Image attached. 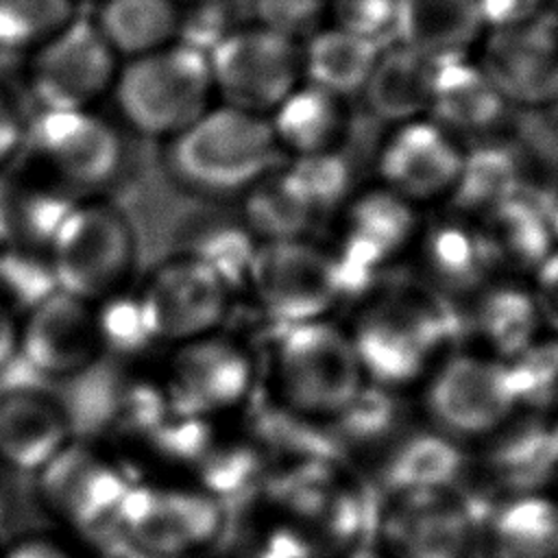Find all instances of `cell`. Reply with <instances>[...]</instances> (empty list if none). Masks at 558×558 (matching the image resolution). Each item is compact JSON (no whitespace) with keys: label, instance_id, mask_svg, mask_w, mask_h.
Masks as SVG:
<instances>
[{"label":"cell","instance_id":"48","mask_svg":"<svg viewBox=\"0 0 558 558\" xmlns=\"http://www.w3.org/2000/svg\"><path fill=\"white\" fill-rule=\"evenodd\" d=\"M17 314L0 301V371H4L13 357H17Z\"/></svg>","mask_w":558,"mask_h":558},{"label":"cell","instance_id":"24","mask_svg":"<svg viewBox=\"0 0 558 558\" xmlns=\"http://www.w3.org/2000/svg\"><path fill=\"white\" fill-rule=\"evenodd\" d=\"M414 251L425 281L442 296L469 301L490 279L499 277L477 222L453 211L423 225Z\"/></svg>","mask_w":558,"mask_h":558},{"label":"cell","instance_id":"43","mask_svg":"<svg viewBox=\"0 0 558 558\" xmlns=\"http://www.w3.org/2000/svg\"><path fill=\"white\" fill-rule=\"evenodd\" d=\"M327 24L384 46L395 31V0H327Z\"/></svg>","mask_w":558,"mask_h":558},{"label":"cell","instance_id":"11","mask_svg":"<svg viewBox=\"0 0 558 558\" xmlns=\"http://www.w3.org/2000/svg\"><path fill=\"white\" fill-rule=\"evenodd\" d=\"M484 517L458 488L384 497L375 519V549L384 558H471Z\"/></svg>","mask_w":558,"mask_h":558},{"label":"cell","instance_id":"41","mask_svg":"<svg viewBox=\"0 0 558 558\" xmlns=\"http://www.w3.org/2000/svg\"><path fill=\"white\" fill-rule=\"evenodd\" d=\"M94 310L105 353L140 355L155 347L146 331L135 290L124 288L96 303Z\"/></svg>","mask_w":558,"mask_h":558},{"label":"cell","instance_id":"31","mask_svg":"<svg viewBox=\"0 0 558 558\" xmlns=\"http://www.w3.org/2000/svg\"><path fill=\"white\" fill-rule=\"evenodd\" d=\"M268 124L286 157L333 153L349 129L347 98L301 83L268 113Z\"/></svg>","mask_w":558,"mask_h":558},{"label":"cell","instance_id":"36","mask_svg":"<svg viewBox=\"0 0 558 558\" xmlns=\"http://www.w3.org/2000/svg\"><path fill=\"white\" fill-rule=\"evenodd\" d=\"M266 471L264 458L244 432L235 436L218 432L205 456L192 469V482L227 508L231 499L259 488Z\"/></svg>","mask_w":558,"mask_h":558},{"label":"cell","instance_id":"34","mask_svg":"<svg viewBox=\"0 0 558 558\" xmlns=\"http://www.w3.org/2000/svg\"><path fill=\"white\" fill-rule=\"evenodd\" d=\"M94 26L116 57L135 59L174 44L181 13L172 0H102Z\"/></svg>","mask_w":558,"mask_h":558},{"label":"cell","instance_id":"52","mask_svg":"<svg viewBox=\"0 0 558 558\" xmlns=\"http://www.w3.org/2000/svg\"><path fill=\"white\" fill-rule=\"evenodd\" d=\"M545 4V11L551 13V15H558V0H543Z\"/></svg>","mask_w":558,"mask_h":558},{"label":"cell","instance_id":"23","mask_svg":"<svg viewBox=\"0 0 558 558\" xmlns=\"http://www.w3.org/2000/svg\"><path fill=\"white\" fill-rule=\"evenodd\" d=\"M76 438L68 405L39 388L0 392V462L37 475Z\"/></svg>","mask_w":558,"mask_h":558},{"label":"cell","instance_id":"25","mask_svg":"<svg viewBox=\"0 0 558 558\" xmlns=\"http://www.w3.org/2000/svg\"><path fill=\"white\" fill-rule=\"evenodd\" d=\"M532 155L504 133L464 146L460 177L447 203L451 211L471 220L501 203L530 192Z\"/></svg>","mask_w":558,"mask_h":558},{"label":"cell","instance_id":"12","mask_svg":"<svg viewBox=\"0 0 558 558\" xmlns=\"http://www.w3.org/2000/svg\"><path fill=\"white\" fill-rule=\"evenodd\" d=\"M336 246L331 248L344 281V299L395 266L414 248L423 227L418 207L379 183L353 192L336 214Z\"/></svg>","mask_w":558,"mask_h":558},{"label":"cell","instance_id":"22","mask_svg":"<svg viewBox=\"0 0 558 558\" xmlns=\"http://www.w3.org/2000/svg\"><path fill=\"white\" fill-rule=\"evenodd\" d=\"M37 146L57 177L85 190L111 183L124 163L118 131L92 109L46 111Z\"/></svg>","mask_w":558,"mask_h":558},{"label":"cell","instance_id":"21","mask_svg":"<svg viewBox=\"0 0 558 558\" xmlns=\"http://www.w3.org/2000/svg\"><path fill=\"white\" fill-rule=\"evenodd\" d=\"M357 464L384 497L458 486L464 449L425 423L416 410Z\"/></svg>","mask_w":558,"mask_h":558},{"label":"cell","instance_id":"13","mask_svg":"<svg viewBox=\"0 0 558 558\" xmlns=\"http://www.w3.org/2000/svg\"><path fill=\"white\" fill-rule=\"evenodd\" d=\"M155 347H179L222 329L235 296L203 262L177 253L133 288Z\"/></svg>","mask_w":558,"mask_h":558},{"label":"cell","instance_id":"46","mask_svg":"<svg viewBox=\"0 0 558 558\" xmlns=\"http://www.w3.org/2000/svg\"><path fill=\"white\" fill-rule=\"evenodd\" d=\"M24 142L22 118L11 98L0 92V170H4L17 155Z\"/></svg>","mask_w":558,"mask_h":558},{"label":"cell","instance_id":"28","mask_svg":"<svg viewBox=\"0 0 558 558\" xmlns=\"http://www.w3.org/2000/svg\"><path fill=\"white\" fill-rule=\"evenodd\" d=\"M484 31L477 0H395L392 41L434 63L471 57Z\"/></svg>","mask_w":558,"mask_h":558},{"label":"cell","instance_id":"47","mask_svg":"<svg viewBox=\"0 0 558 558\" xmlns=\"http://www.w3.org/2000/svg\"><path fill=\"white\" fill-rule=\"evenodd\" d=\"M0 558H76L70 547L50 536H24L0 549Z\"/></svg>","mask_w":558,"mask_h":558},{"label":"cell","instance_id":"10","mask_svg":"<svg viewBox=\"0 0 558 558\" xmlns=\"http://www.w3.org/2000/svg\"><path fill=\"white\" fill-rule=\"evenodd\" d=\"M255 384L251 351L222 329L172 347L159 381L170 412L214 423L240 412Z\"/></svg>","mask_w":558,"mask_h":558},{"label":"cell","instance_id":"37","mask_svg":"<svg viewBox=\"0 0 558 558\" xmlns=\"http://www.w3.org/2000/svg\"><path fill=\"white\" fill-rule=\"evenodd\" d=\"M255 248L257 240L242 220L211 218L194 227L190 242L181 253L209 266L227 288L238 294L244 290Z\"/></svg>","mask_w":558,"mask_h":558},{"label":"cell","instance_id":"54","mask_svg":"<svg viewBox=\"0 0 558 558\" xmlns=\"http://www.w3.org/2000/svg\"><path fill=\"white\" fill-rule=\"evenodd\" d=\"M556 17H558V15H556Z\"/></svg>","mask_w":558,"mask_h":558},{"label":"cell","instance_id":"6","mask_svg":"<svg viewBox=\"0 0 558 558\" xmlns=\"http://www.w3.org/2000/svg\"><path fill=\"white\" fill-rule=\"evenodd\" d=\"M416 405L429 427L462 449L519 410L510 364L475 349H449L418 386Z\"/></svg>","mask_w":558,"mask_h":558},{"label":"cell","instance_id":"20","mask_svg":"<svg viewBox=\"0 0 558 558\" xmlns=\"http://www.w3.org/2000/svg\"><path fill=\"white\" fill-rule=\"evenodd\" d=\"M464 144L434 120L395 124L384 137L375 168L379 185L414 207L447 201L460 177Z\"/></svg>","mask_w":558,"mask_h":558},{"label":"cell","instance_id":"5","mask_svg":"<svg viewBox=\"0 0 558 558\" xmlns=\"http://www.w3.org/2000/svg\"><path fill=\"white\" fill-rule=\"evenodd\" d=\"M111 89L122 120L133 131L161 140L187 129L216 98L209 59L190 44L129 59Z\"/></svg>","mask_w":558,"mask_h":558},{"label":"cell","instance_id":"8","mask_svg":"<svg viewBox=\"0 0 558 558\" xmlns=\"http://www.w3.org/2000/svg\"><path fill=\"white\" fill-rule=\"evenodd\" d=\"M113 527L137 556L196 558L220 543L227 508L194 482L135 480Z\"/></svg>","mask_w":558,"mask_h":558},{"label":"cell","instance_id":"3","mask_svg":"<svg viewBox=\"0 0 558 558\" xmlns=\"http://www.w3.org/2000/svg\"><path fill=\"white\" fill-rule=\"evenodd\" d=\"M168 142L174 181L207 198L244 196L286 159L266 116L222 102Z\"/></svg>","mask_w":558,"mask_h":558},{"label":"cell","instance_id":"30","mask_svg":"<svg viewBox=\"0 0 558 558\" xmlns=\"http://www.w3.org/2000/svg\"><path fill=\"white\" fill-rule=\"evenodd\" d=\"M436 68L438 63L399 41L384 44L360 94L368 111L390 126L425 118Z\"/></svg>","mask_w":558,"mask_h":558},{"label":"cell","instance_id":"18","mask_svg":"<svg viewBox=\"0 0 558 558\" xmlns=\"http://www.w3.org/2000/svg\"><path fill=\"white\" fill-rule=\"evenodd\" d=\"M118 57L94 22L72 20L35 48L31 85L46 111H78L113 87Z\"/></svg>","mask_w":558,"mask_h":558},{"label":"cell","instance_id":"50","mask_svg":"<svg viewBox=\"0 0 558 558\" xmlns=\"http://www.w3.org/2000/svg\"><path fill=\"white\" fill-rule=\"evenodd\" d=\"M342 558H384L375 547H357V549H353V551H349V554H344Z\"/></svg>","mask_w":558,"mask_h":558},{"label":"cell","instance_id":"38","mask_svg":"<svg viewBox=\"0 0 558 558\" xmlns=\"http://www.w3.org/2000/svg\"><path fill=\"white\" fill-rule=\"evenodd\" d=\"M281 172L288 185L316 214L318 220L323 216L338 214V209L353 194L351 168L338 150L310 157H290V161L281 163Z\"/></svg>","mask_w":558,"mask_h":558},{"label":"cell","instance_id":"2","mask_svg":"<svg viewBox=\"0 0 558 558\" xmlns=\"http://www.w3.org/2000/svg\"><path fill=\"white\" fill-rule=\"evenodd\" d=\"M347 331L366 386L408 395L449 351L451 323L429 294L386 290L364 299Z\"/></svg>","mask_w":558,"mask_h":558},{"label":"cell","instance_id":"17","mask_svg":"<svg viewBox=\"0 0 558 558\" xmlns=\"http://www.w3.org/2000/svg\"><path fill=\"white\" fill-rule=\"evenodd\" d=\"M133 482L116 458L78 438L37 473L48 512L81 532L113 527Z\"/></svg>","mask_w":558,"mask_h":558},{"label":"cell","instance_id":"27","mask_svg":"<svg viewBox=\"0 0 558 558\" xmlns=\"http://www.w3.org/2000/svg\"><path fill=\"white\" fill-rule=\"evenodd\" d=\"M510 105L473 57L438 63L427 118L456 140L477 142L504 133Z\"/></svg>","mask_w":558,"mask_h":558},{"label":"cell","instance_id":"53","mask_svg":"<svg viewBox=\"0 0 558 558\" xmlns=\"http://www.w3.org/2000/svg\"><path fill=\"white\" fill-rule=\"evenodd\" d=\"M174 4H194V7H198V4H207V2H216V0H172Z\"/></svg>","mask_w":558,"mask_h":558},{"label":"cell","instance_id":"49","mask_svg":"<svg viewBox=\"0 0 558 558\" xmlns=\"http://www.w3.org/2000/svg\"><path fill=\"white\" fill-rule=\"evenodd\" d=\"M545 207H547V218H549V227L554 233V242L558 248V192L545 203Z\"/></svg>","mask_w":558,"mask_h":558},{"label":"cell","instance_id":"33","mask_svg":"<svg viewBox=\"0 0 558 558\" xmlns=\"http://www.w3.org/2000/svg\"><path fill=\"white\" fill-rule=\"evenodd\" d=\"M379 50L377 41L325 24L301 41L303 83L342 98L360 94Z\"/></svg>","mask_w":558,"mask_h":558},{"label":"cell","instance_id":"16","mask_svg":"<svg viewBox=\"0 0 558 558\" xmlns=\"http://www.w3.org/2000/svg\"><path fill=\"white\" fill-rule=\"evenodd\" d=\"M473 61L510 107L541 109L558 105V17L486 28Z\"/></svg>","mask_w":558,"mask_h":558},{"label":"cell","instance_id":"39","mask_svg":"<svg viewBox=\"0 0 558 558\" xmlns=\"http://www.w3.org/2000/svg\"><path fill=\"white\" fill-rule=\"evenodd\" d=\"M510 364L519 410L558 416V336L543 333Z\"/></svg>","mask_w":558,"mask_h":558},{"label":"cell","instance_id":"26","mask_svg":"<svg viewBox=\"0 0 558 558\" xmlns=\"http://www.w3.org/2000/svg\"><path fill=\"white\" fill-rule=\"evenodd\" d=\"M466 329L475 351L512 362L545 331L527 279L495 277L469 299Z\"/></svg>","mask_w":558,"mask_h":558},{"label":"cell","instance_id":"42","mask_svg":"<svg viewBox=\"0 0 558 558\" xmlns=\"http://www.w3.org/2000/svg\"><path fill=\"white\" fill-rule=\"evenodd\" d=\"M255 24L294 41L327 24V0H253Z\"/></svg>","mask_w":558,"mask_h":558},{"label":"cell","instance_id":"4","mask_svg":"<svg viewBox=\"0 0 558 558\" xmlns=\"http://www.w3.org/2000/svg\"><path fill=\"white\" fill-rule=\"evenodd\" d=\"M268 371L272 399L318 423L333 421L366 386L347 327L331 318L279 329Z\"/></svg>","mask_w":558,"mask_h":558},{"label":"cell","instance_id":"19","mask_svg":"<svg viewBox=\"0 0 558 558\" xmlns=\"http://www.w3.org/2000/svg\"><path fill=\"white\" fill-rule=\"evenodd\" d=\"M105 355L92 303L54 290L28 312L17 327V357L44 377L74 379Z\"/></svg>","mask_w":558,"mask_h":558},{"label":"cell","instance_id":"44","mask_svg":"<svg viewBox=\"0 0 558 558\" xmlns=\"http://www.w3.org/2000/svg\"><path fill=\"white\" fill-rule=\"evenodd\" d=\"M527 283L538 307L543 331L558 336V248L532 272Z\"/></svg>","mask_w":558,"mask_h":558},{"label":"cell","instance_id":"35","mask_svg":"<svg viewBox=\"0 0 558 558\" xmlns=\"http://www.w3.org/2000/svg\"><path fill=\"white\" fill-rule=\"evenodd\" d=\"M244 227L257 242L310 238L316 214L288 185L281 166L242 196Z\"/></svg>","mask_w":558,"mask_h":558},{"label":"cell","instance_id":"32","mask_svg":"<svg viewBox=\"0 0 558 558\" xmlns=\"http://www.w3.org/2000/svg\"><path fill=\"white\" fill-rule=\"evenodd\" d=\"M482 541L486 558H558V495L530 493L495 506Z\"/></svg>","mask_w":558,"mask_h":558},{"label":"cell","instance_id":"9","mask_svg":"<svg viewBox=\"0 0 558 558\" xmlns=\"http://www.w3.org/2000/svg\"><path fill=\"white\" fill-rule=\"evenodd\" d=\"M277 329L329 318L344 301V281L331 248L312 238L257 242L244 290Z\"/></svg>","mask_w":558,"mask_h":558},{"label":"cell","instance_id":"29","mask_svg":"<svg viewBox=\"0 0 558 558\" xmlns=\"http://www.w3.org/2000/svg\"><path fill=\"white\" fill-rule=\"evenodd\" d=\"M475 222L499 277L530 279L556 251L547 207L530 192L501 203Z\"/></svg>","mask_w":558,"mask_h":558},{"label":"cell","instance_id":"40","mask_svg":"<svg viewBox=\"0 0 558 558\" xmlns=\"http://www.w3.org/2000/svg\"><path fill=\"white\" fill-rule=\"evenodd\" d=\"M74 20V0H0V48H37Z\"/></svg>","mask_w":558,"mask_h":558},{"label":"cell","instance_id":"1","mask_svg":"<svg viewBox=\"0 0 558 558\" xmlns=\"http://www.w3.org/2000/svg\"><path fill=\"white\" fill-rule=\"evenodd\" d=\"M257 501V525L288 558H342L362 547L366 495L338 460L272 469L259 484Z\"/></svg>","mask_w":558,"mask_h":558},{"label":"cell","instance_id":"45","mask_svg":"<svg viewBox=\"0 0 558 558\" xmlns=\"http://www.w3.org/2000/svg\"><path fill=\"white\" fill-rule=\"evenodd\" d=\"M486 28H501L534 20L545 11L543 0H477Z\"/></svg>","mask_w":558,"mask_h":558},{"label":"cell","instance_id":"14","mask_svg":"<svg viewBox=\"0 0 558 558\" xmlns=\"http://www.w3.org/2000/svg\"><path fill=\"white\" fill-rule=\"evenodd\" d=\"M222 105L266 116L303 83L301 44L259 24L235 26L209 52Z\"/></svg>","mask_w":558,"mask_h":558},{"label":"cell","instance_id":"15","mask_svg":"<svg viewBox=\"0 0 558 558\" xmlns=\"http://www.w3.org/2000/svg\"><path fill=\"white\" fill-rule=\"evenodd\" d=\"M462 477L475 484L477 495L488 497V514L508 499L551 490L558 480L551 418L517 410L501 427L464 449Z\"/></svg>","mask_w":558,"mask_h":558},{"label":"cell","instance_id":"51","mask_svg":"<svg viewBox=\"0 0 558 558\" xmlns=\"http://www.w3.org/2000/svg\"><path fill=\"white\" fill-rule=\"evenodd\" d=\"M551 438H554V449H556V460H558V416L551 418Z\"/></svg>","mask_w":558,"mask_h":558},{"label":"cell","instance_id":"7","mask_svg":"<svg viewBox=\"0 0 558 558\" xmlns=\"http://www.w3.org/2000/svg\"><path fill=\"white\" fill-rule=\"evenodd\" d=\"M135 235L120 209L89 201L68 209L48 233V266L59 292L100 303L129 288Z\"/></svg>","mask_w":558,"mask_h":558}]
</instances>
